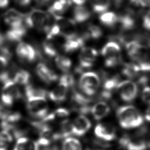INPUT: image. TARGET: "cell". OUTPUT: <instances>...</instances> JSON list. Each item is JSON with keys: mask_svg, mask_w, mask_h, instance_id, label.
<instances>
[{"mask_svg": "<svg viewBox=\"0 0 150 150\" xmlns=\"http://www.w3.org/2000/svg\"><path fill=\"white\" fill-rule=\"evenodd\" d=\"M116 114L120 125L124 129L139 127L144 122L142 114L137 108L132 105L119 107Z\"/></svg>", "mask_w": 150, "mask_h": 150, "instance_id": "6da1fadb", "label": "cell"}, {"mask_svg": "<svg viewBox=\"0 0 150 150\" xmlns=\"http://www.w3.org/2000/svg\"><path fill=\"white\" fill-rule=\"evenodd\" d=\"M50 17L47 13L38 9H33L24 15V22L27 28H33L43 31L50 25Z\"/></svg>", "mask_w": 150, "mask_h": 150, "instance_id": "7a4b0ae2", "label": "cell"}, {"mask_svg": "<svg viewBox=\"0 0 150 150\" xmlns=\"http://www.w3.org/2000/svg\"><path fill=\"white\" fill-rule=\"evenodd\" d=\"M27 98L28 111L33 117L44 118L48 112V104L46 96H29Z\"/></svg>", "mask_w": 150, "mask_h": 150, "instance_id": "3957f363", "label": "cell"}, {"mask_svg": "<svg viewBox=\"0 0 150 150\" xmlns=\"http://www.w3.org/2000/svg\"><path fill=\"white\" fill-rule=\"evenodd\" d=\"M121 48L117 42L111 41L105 44L101 50V54L105 59L104 64L107 67H114L121 61Z\"/></svg>", "mask_w": 150, "mask_h": 150, "instance_id": "277c9868", "label": "cell"}, {"mask_svg": "<svg viewBox=\"0 0 150 150\" xmlns=\"http://www.w3.org/2000/svg\"><path fill=\"white\" fill-rule=\"evenodd\" d=\"M100 85V78L98 74L91 71L83 74L79 82L80 90L88 96L95 94Z\"/></svg>", "mask_w": 150, "mask_h": 150, "instance_id": "5b68a950", "label": "cell"}, {"mask_svg": "<svg viewBox=\"0 0 150 150\" xmlns=\"http://www.w3.org/2000/svg\"><path fill=\"white\" fill-rule=\"evenodd\" d=\"M1 94V100L6 106H11L21 97L19 86L13 79H9L3 83Z\"/></svg>", "mask_w": 150, "mask_h": 150, "instance_id": "8992f818", "label": "cell"}, {"mask_svg": "<svg viewBox=\"0 0 150 150\" xmlns=\"http://www.w3.org/2000/svg\"><path fill=\"white\" fill-rule=\"evenodd\" d=\"M16 53L21 62L31 63L38 58L42 59V52L38 49L33 48L30 44L24 42L20 43L16 48Z\"/></svg>", "mask_w": 150, "mask_h": 150, "instance_id": "52a82bcc", "label": "cell"}, {"mask_svg": "<svg viewBox=\"0 0 150 150\" xmlns=\"http://www.w3.org/2000/svg\"><path fill=\"white\" fill-rule=\"evenodd\" d=\"M116 89L121 99L125 102L133 101L137 95V86L131 81L125 80L120 82Z\"/></svg>", "mask_w": 150, "mask_h": 150, "instance_id": "ba28073f", "label": "cell"}, {"mask_svg": "<svg viewBox=\"0 0 150 150\" xmlns=\"http://www.w3.org/2000/svg\"><path fill=\"white\" fill-rule=\"evenodd\" d=\"M98 56V52L92 47H83L79 54V67L76 71L81 73L82 70L89 69L93 67Z\"/></svg>", "mask_w": 150, "mask_h": 150, "instance_id": "9c48e42d", "label": "cell"}, {"mask_svg": "<svg viewBox=\"0 0 150 150\" xmlns=\"http://www.w3.org/2000/svg\"><path fill=\"white\" fill-rule=\"evenodd\" d=\"M74 108L81 114H88L91 111L90 103L91 100L90 98L86 97L83 95L75 91L72 96Z\"/></svg>", "mask_w": 150, "mask_h": 150, "instance_id": "30bf717a", "label": "cell"}, {"mask_svg": "<svg viewBox=\"0 0 150 150\" xmlns=\"http://www.w3.org/2000/svg\"><path fill=\"white\" fill-rule=\"evenodd\" d=\"M136 136L132 138L129 135L123 136L119 140V144L127 150H144L146 148V144L143 139Z\"/></svg>", "mask_w": 150, "mask_h": 150, "instance_id": "8fae6325", "label": "cell"}, {"mask_svg": "<svg viewBox=\"0 0 150 150\" xmlns=\"http://www.w3.org/2000/svg\"><path fill=\"white\" fill-rule=\"evenodd\" d=\"M69 87L68 84L60 78L57 86L48 93V97L53 102H63L67 99Z\"/></svg>", "mask_w": 150, "mask_h": 150, "instance_id": "7c38bea8", "label": "cell"}, {"mask_svg": "<svg viewBox=\"0 0 150 150\" xmlns=\"http://www.w3.org/2000/svg\"><path fill=\"white\" fill-rule=\"evenodd\" d=\"M96 136L103 141H112L116 137V131L112 125L106 123H99L95 129Z\"/></svg>", "mask_w": 150, "mask_h": 150, "instance_id": "4fadbf2b", "label": "cell"}, {"mask_svg": "<svg viewBox=\"0 0 150 150\" xmlns=\"http://www.w3.org/2000/svg\"><path fill=\"white\" fill-rule=\"evenodd\" d=\"M35 71L38 77L46 83H52L58 79V77L56 73L43 63L38 64Z\"/></svg>", "mask_w": 150, "mask_h": 150, "instance_id": "5bb4252c", "label": "cell"}, {"mask_svg": "<svg viewBox=\"0 0 150 150\" xmlns=\"http://www.w3.org/2000/svg\"><path fill=\"white\" fill-rule=\"evenodd\" d=\"M24 18V14L15 9H10L4 14L5 22L11 28L19 27L25 24Z\"/></svg>", "mask_w": 150, "mask_h": 150, "instance_id": "9a60e30c", "label": "cell"}, {"mask_svg": "<svg viewBox=\"0 0 150 150\" xmlns=\"http://www.w3.org/2000/svg\"><path fill=\"white\" fill-rule=\"evenodd\" d=\"M65 42L62 45L63 50L66 53H72L83 46L86 39L83 35L80 36L77 34L65 38Z\"/></svg>", "mask_w": 150, "mask_h": 150, "instance_id": "2e32d148", "label": "cell"}, {"mask_svg": "<svg viewBox=\"0 0 150 150\" xmlns=\"http://www.w3.org/2000/svg\"><path fill=\"white\" fill-rule=\"evenodd\" d=\"M91 127V123L88 118L83 115L79 116L72 122L73 135L81 136L84 135Z\"/></svg>", "mask_w": 150, "mask_h": 150, "instance_id": "e0dca14e", "label": "cell"}, {"mask_svg": "<svg viewBox=\"0 0 150 150\" xmlns=\"http://www.w3.org/2000/svg\"><path fill=\"white\" fill-rule=\"evenodd\" d=\"M27 28L25 24L19 27L11 28V29L7 31L4 35L5 40L9 43H16L21 41L26 35Z\"/></svg>", "mask_w": 150, "mask_h": 150, "instance_id": "ac0fdd59", "label": "cell"}, {"mask_svg": "<svg viewBox=\"0 0 150 150\" xmlns=\"http://www.w3.org/2000/svg\"><path fill=\"white\" fill-rule=\"evenodd\" d=\"M71 3V0H56L48 8V13L52 16H61L67 11Z\"/></svg>", "mask_w": 150, "mask_h": 150, "instance_id": "d6986e66", "label": "cell"}, {"mask_svg": "<svg viewBox=\"0 0 150 150\" xmlns=\"http://www.w3.org/2000/svg\"><path fill=\"white\" fill-rule=\"evenodd\" d=\"M91 112L94 119L99 120L106 116L110 112V108L104 102H99L91 108Z\"/></svg>", "mask_w": 150, "mask_h": 150, "instance_id": "ffe728a7", "label": "cell"}, {"mask_svg": "<svg viewBox=\"0 0 150 150\" xmlns=\"http://www.w3.org/2000/svg\"><path fill=\"white\" fill-rule=\"evenodd\" d=\"M13 150H39L37 142L24 137L18 138Z\"/></svg>", "mask_w": 150, "mask_h": 150, "instance_id": "44dd1931", "label": "cell"}, {"mask_svg": "<svg viewBox=\"0 0 150 150\" xmlns=\"http://www.w3.org/2000/svg\"><path fill=\"white\" fill-rule=\"evenodd\" d=\"M91 16L90 11L86 7L78 6L74 9L73 18L76 22L79 23L84 22L88 20Z\"/></svg>", "mask_w": 150, "mask_h": 150, "instance_id": "7402d4cb", "label": "cell"}, {"mask_svg": "<svg viewBox=\"0 0 150 150\" xmlns=\"http://www.w3.org/2000/svg\"><path fill=\"white\" fill-rule=\"evenodd\" d=\"M118 22L120 23L121 28L123 30H129L133 29L135 25V20L130 11L119 16Z\"/></svg>", "mask_w": 150, "mask_h": 150, "instance_id": "603a6c76", "label": "cell"}, {"mask_svg": "<svg viewBox=\"0 0 150 150\" xmlns=\"http://www.w3.org/2000/svg\"><path fill=\"white\" fill-rule=\"evenodd\" d=\"M31 76L29 72L23 69H20L15 74L13 80L18 86H26L29 85Z\"/></svg>", "mask_w": 150, "mask_h": 150, "instance_id": "cb8c5ba5", "label": "cell"}, {"mask_svg": "<svg viewBox=\"0 0 150 150\" xmlns=\"http://www.w3.org/2000/svg\"><path fill=\"white\" fill-rule=\"evenodd\" d=\"M99 20L102 24L107 27H112L118 22V17L113 12H108L101 15Z\"/></svg>", "mask_w": 150, "mask_h": 150, "instance_id": "d4e9b609", "label": "cell"}, {"mask_svg": "<svg viewBox=\"0 0 150 150\" xmlns=\"http://www.w3.org/2000/svg\"><path fill=\"white\" fill-rule=\"evenodd\" d=\"M93 10L97 13H103L110 6V0H90Z\"/></svg>", "mask_w": 150, "mask_h": 150, "instance_id": "484cf974", "label": "cell"}, {"mask_svg": "<svg viewBox=\"0 0 150 150\" xmlns=\"http://www.w3.org/2000/svg\"><path fill=\"white\" fill-rule=\"evenodd\" d=\"M55 63L58 68L64 73H67L72 65L71 59L63 55H57L55 58Z\"/></svg>", "mask_w": 150, "mask_h": 150, "instance_id": "4316f807", "label": "cell"}, {"mask_svg": "<svg viewBox=\"0 0 150 150\" xmlns=\"http://www.w3.org/2000/svg\"><path fill=\"white\" fill-rule=\"evenodd\" d=\"M43 52L49 58L56 57L58 50L56 45L51 41V40H46L42 44Z\"/></svg>", "mask_w": 150, "mask_h": 150, "instance_id": "83f0119b", "label": "cell"}, {"mask_svg": "<svg viewBox=\"0 0 150 150\" xmlns=\"http://www.w3.org/2000/svg\"><path fill=\"white\" fill-rule=\"evenodd\" d=\"M62 150H82L80 142L74 138H67L64 140Z\"/></svg>", "mask_w": 150, "mask_h": 150, "instance_id": "f1b7e54d", "label": "cell"}, {"mask_svg": "<svg viewBox=\"0 0 150 150\" xmlns=\"http://www.w3.org/2000/svg\"><path fill=\"white\" fill-rule=\"evenodd\" d=\"M140 71L138 65L135 63H127L125 65L122 74L129 78H134L137 76Z\"/></svg>", "mask_w": 150, "mask_h": 150, "instance_id": "f546056e", "label": "cell"}, {"mask_svg": "<svg viewBox=\"0 0 150 150\" xmlns=\"http://www.w3.org/2000/svg\"><path fill=\"white\" fill-rule=\"evenodd\" d=\"M102 35V31L100 27L96 25H90L88 28L87 31L83 37L86 40L88 39H98Z\"/></svg>", "mask_w": 150, "mask_h": 150, "instance_id": "4dcf8cb0", "label": "cell"}, {"mask_svg": "<svg viewBox=\"0 0 150 150\" xmlns=\"http://www.w3.org/2000/svg\"><path fill=\"white\" fill-rule=\"evenodd\" d=\"M13 141V137L11 133L3 129L0 132V150H7Z\"/></svg>", "mask_w": 150, "mask_h": 150, "instance_id": "1f68e13d", "label": "cell"}, {"mask_svg": "<svg viewBox=\"0 0 150 150\" xmlns=\"http://www.w3.org/2000/svg\"><path fill=\"white\" fill-rule=\"evenodd\" d=\"M119 83L118 76H114L112 77L106 78L103 84V90L112 92L115 88H117Z\"/></svg>", "mask_w": 150, "mask_h": 150, "instance_id": "d6a6232c", "label": "cell"}, {"mask_svg": "<svg viewBox=\"0 0 150 150\" xmlns=\"http://www.w3.org/2000/svg\"><path fill=\"white\" fill-rule=\"evenodd\" d=\"M142 99L144 102L150 104V87L144 88L142 94Z\"/></svg>", "mask_w": 150, "mask_h": 150, "instance_id": "836d02e7", "label": "cell"}, {"mask_svg": "<svg viewBox=\"0 0 150 150\" xmlns=\"http://www.w3.org/2000/svg\"><path fill=\"white\" fill-rule=\"evenodd\" d=\"M8 59L6 57L3 56H0V73L4 71L3 70L6 67L8 61Z\"/></svg>", "mask_w": 150, "mask_h": 150, "instance_id": "e575fe53", "label": "cell"}, {"mask_svg": "<svg viewBox=\"0 0 150 150\" xmlns=\"http://www.w3.org/2000/svg\"><path fill=\"white\" fill-rule=\"evenodd\" d=\"M143 26L144 28L150 30V11L144 17Z\"/></svg>", "mask_w": 150, "mask_h": 150, "instance_id": "d590c367", "label": "cell"}, {"mask_svg": "<svg viewBox=\"0 0 150 150\" xmlns=\"http://www.w3.org/2000/svg\"><path fill=\"white\" fill-rule=\"evenodd\" d=\"M15 2L19 6L22 7L27 6L31 3V0H15Z\"/></svg>", "mask_w": 150, "mask_h": 150, "instance_id": "8d00e7d4", "label": "cell"}, {"mask_svg": "<svg viewBox=\"0 0 150 150\" xmlns=\"http://www.w3.org/2000/svg\"><path fill=\"white\" fill-rule=\"evenodd\" d=\"M149 82V78L146 76H142L139 78L138 80V83L139 85L142 86H145L148 84Z\"/></svg>", "mask_w": 150, "mask_h": 150, "instance_id": "74e56055", "label": "cell"}, {"mask_svg": "<svg viewBox=\"0 0 150 150\" xmlns=\"http://www.w3.org/2000/svg\"><path fill=\"white\" fill-rule=\"evenodd\" d=\"M35 2L39 6H43L50 4L52 0H35Z\"/></svg>", "mask_w": 150, "mask_h": 150, "instance_id": "f35d334b", "label": "cell"}, {"mask_svg": "<svg viewBox=\"0 0 150 150\" xmlns=\"http://www.w3.org/2000/svg\"><path fill=\"white\" fill-rule=\"evenodd\" d=\"M9 3V0H0V8H6Z\"/></svg>", "mask_w": 150, "mask_h": 150, "instance_id": "ab89813d", "label": "cell"}, {"mask_svg": "<svg viewBox=\"0 0 150 150\" xmlns=\"http://www.w3.org/2000/svg\"><path fill=\"white\" fill-rule=\"evenodd\" d=\"M6 43V41L5 40L4 35H3L2 33L0 32V47L4 45Z\"/></svg>", "mask_w": 150, "mask_h": 150, "instance_id": "60d3db41", "label": "cell"}, {"mask_svg": "<svg viewBox=\"0 0 150 150\" xmlns=\"http://www.w3.org/2000/svg\"><path fill=\"white\" fill-rule=\"evenodd\" d=\"M71 2L78 6H82L86 2V0H71Z\"/></svg>", "mask_w": 150, "mask_h": 150, "instance_id": "b9f144b4", "label": "cell"}, {"mask_svg": "<svg viewBox=\"0 0 150 150\" xmlns=\"http://www.w3.org/2000/svg\"><path fill=\"white\" fill-rule=\"evenodd\" d=\"M145 118L147 121L150 122V107L146 111Z\"/></svg>", "mask_w": 150, "mask_h": 150, "instance_id": "7bdbcfd3", "label": "cell"}, {"mask_svg": "<svg viewBox=\"0 0 150 150\" xmlns=\"http://www.w3.org/2000/svg\"><path fill=\"white\" fill-rule=\"evenodd\" d=\"M86 150H93V149H88Z\"/></svg>", "mask_w": 150, "mask_h": 150, "instance_id": "ee69618b", "label": "cell"}, {"mask_svg": "<svg viewBox=\"0 0 150 150\" xmlns=\"http://www.w3.org/2000/svg\"><path fill=\"white\" fill-rule=\"evenodd\" d=\"M148 145H149V147L150 148V142H149V144H148Z\"/></svg>", "mask_w": 150, "mask_h": 150, "instance_id": "f6af8a7d", "label": "cell"}]
</instances>
